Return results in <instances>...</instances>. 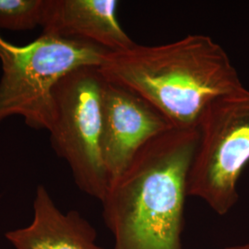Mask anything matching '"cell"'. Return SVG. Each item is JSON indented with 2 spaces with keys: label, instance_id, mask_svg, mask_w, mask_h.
<instances>
[{
  "label": "cell",
  "instance_id": "6",
  "mask_svg": "<svg viewBox=\"0 0 249 249\" xmlns=\"http://www.w3.org/2000/svg\"><path fill=\"white\" fill-rule=\"evenodd\" d=\"M175 126L142 97L106 80L102 94L101 151L108 185L146 143Z\"/></svg>",
  "mask_w": 249,
  "mask_h": 249
},
{
  "label": "cell",
  "instance_id": "2",
  "mask_svg": "<svg viewBox=\"0 0 249 249\" xmlns=\"http://www.w3.org/2000/svg\"><path fill=\"white\" fill-rule=\"evenodd\" d=\"M98 69L105 80L131 90L178 127H196L213 100L244 86L223 46L204 35L135 44L110 52Z\"/></svg>",
  "mask_w": 249,
  "mask_h": 249
},
{
  "label": "cell",
  "instance_id": "1",
  "mask_svg": "<svg viewBox=\"0 0 249 249\" xmlns=\"http://www.w3.org/2000/svg\"><path fill=\"white\" fill-rule=\"evenodd\" d=\"M197 142L196 127L175 126L146 143L109 183L101 203L113 249H184L187 179Z\"/></svg>",
  "mask_w": 249,
  "mask_h": 249
},
{
  "label": "cell",
  "instance_id": "7",
  "mask_svg": "<svg viewBox=\"0 0 249 249\" xmlns=\"http://www.w3.org/2000/svg\"><path fill=\"white\" fill-rule=\"evenodd\" d=\"M116 0H45L43 35L74 39L120 52L136 43L116 16Z\"/></svg>",
  "mask_w": 249,
  "mask_h": 249
},
{
  "label": "cell",
  "instance_id": "10",
  "mask_svg": "<svg viewBox=\"0 0 249 249\" xmlns=\"http://www.w3.org/2000/svg\"><path fill=\"white\" fill-rule=\"evenodd\" d=\"M249 249V244L239 245V246H231V247L224 248V249Z\"/></svg>",
  "mask_w": 249,
  "mask_h": 249
},
{
  "label": "cell",
  "instance_id": "5",
  "mask_svg": "<svg viewBox=\"0 0 249 249\" xmlns=\"http://www.w3.org/2000/svg\"><path fill=\"white\" fill-rule=\"evenodd\" d=\"M105 78L98 68H81L53 88L54 120L50 142L69 164L79 189L102 200L108 178L101 151L102 94Z\"/></svg>",
  "mask_w": 249,
  "mask_h": 249
},
{
  "label": "cell",
  "instance_id": "8",
  "mask_svg": "<svg viewBox=\"0 0 249 249\" xmlns=\"http://www.w3.org/2000/svg\"><path fill=\"white\" fill-rule=\"evenodd\" d=\"M92 224L77 211L62 212L47 188H36L33 218L23 227L5 232L14 249H105Z\"/></svg>",
  "mask_w": 249,
  "mask_h": 249
},
{
  "label": "cell",
  "instance_id": "9",
  "mask_svg": "<svg viewBox=\"0 0 249 249\" xmlns=\"http://www.w3.org/2000/svg\"><path fill=\"white\" fill-rule=\"evenodd\" d=\"M45 0H0V29L27 31L41 26Z\"/></svg>",
  "mask_w": 249,
  "mask_h": 249
},
{
  "label": "cell",
  "instance_id": "4",
  "mask_svg": "<svg viewBox=\"0 0 249 249\" xmlns=\"http://www.w3.org/2000/svg\"><path fill=\"white\" fill-rule=\"evenodd\" d=\"M196 128L187 194L225 215L238 202L237 184L249 162V89L243 86L213 100Z\"/></svg>",
  "mask_w": 249,
  "mask_h": 249
},
{
  "label": "cell",
  "instance_id": "3",
  "mask_svg": "<svg viewBox=\"0 0 249 249\" xmlns=\"http://www.w3.org/2000/svg\"><path fill=\"white\" fill-rule=\"evenodd\" d=\"M109 53L90 43L43 34L19 46L0 35V123L21 116L28 126L49 131L54 120V86L76 70L99 68Z\"/></svg>",
  "mask_w": 249,
  "mask_h": 249
}]
</instances>
